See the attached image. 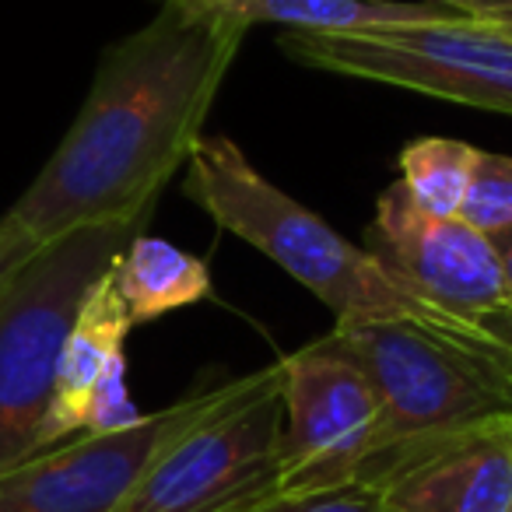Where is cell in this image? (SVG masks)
Masks as SVG:
<instances>
[{"instance_id":"obj_14","label":"cell","mask_w":512,"mask_h":512,"mask_svg":"<svg viewBox=\"0 0 512 512\" xmlns=\"http://www.w3.org/2000/svg\"><path fill=\"white\" fill-rule=\"evenodd\" d=\"M481 151L453 137H421L400 151V183L425 214L460 218Z\"/></svg>"},{"instance_id":"obj_19","label":"cell","mask_w":512,"mask_h":512,"mask_svg":"<svg viewBox=\"0 0 512 512\" xmlns=\"http://www.w3.org/2000/svg\"><path fill=\"white\" fill-rule=\"evenodd\" d=\"M435 8H446L460 18H474L484 25H498V29L512 32V0H425Z\"/></svg>"},{"instance_id":"obj_8","label":"cell","mask_w":512,"mask_h":512,"mask_svg":"<svg viewBox=\"0 0 512 512\" xmlns=\"http://www.w3.org/2000/svg\"><path fill=\"white\" fill-rule=\"evenodd\" d=\"M281 495L358 481L376 442L379 400L365 372L330 337L281 358Z\"/></svg>"},{"instance_id":"obj_18","label":"cell","mask_w":512,"mask_h":512,"mask_svg":"<svg viewBox=\"0 0 512 512\" xmlns=\"http://www.w3.org/2000/svg\"><path fill=\"white\" fill-rule=\"evenodd\" d=\"M36 249L39 246L25 235V228L18 225L15 218H8V214L0 218V288L8 285L11 274H15Z\"/></svg>"},{"instance_id":"obj_11","label":"cell","mask_w":512,"mask_h":512,"mask_svg":"<svg viewBox=\"0 0 512 512\" xmlns=\"http://www.w3.org/2000/svg\"><path fill=\"white\" fill-rule=\"evenodd\" d=\"M130 330H134V320H130L127 306L116 295V285L106 271L95 281L88 299L81 302L71 334L64 341V351H60L57 383H53L50 411H46V421L39 428L36 453L85 432L95 386H99L102 372L109 369V362L116 355H123Z\"/></svg>"},{"instance_id":"obj_20","label":"cell","mask_w":512,"mask_h":512,"mask_svg":"<svg viewBox=\"0 0 512 512\" xmlns=\"http://www.w3.org/2000/svg\"><path fill=\"white\" fill-rule=\"evenodd\" d=\"M498 264H502V285H505V306H512V235L495 239Z\"/></svg>"},{"instance_id":"obj_16","label":"cell","mask_w":512,"mask_h":512,"mask_svg":"<svg viewBox=\"0 0 512 512\" xmlns=\"http://www.w3.org/2000/svg\"><path fill=\"white\" fill-rule=\"evenodd\" d=\"M144 414L137 411L134 397L127 390V351L116 355L109 362V369L102 372L99 386L92 393V404H88V418H85V432L88 435H109V432H123V428L137 425Z\"/></svg>"},{"instance_id":"obj_6","label":"cell","mask_w":512,"mask_h":512,"mask_svg":"<svg viewBox=\"0 0 512 512\" xmlns=\"http://www.w3.org/2000/svg\"><path fill=\"white\" fill-rule=\"evenodd\" d=\"M278 46L288 60L316 71L512 116V32L498 25L449 18L351 36L281 32Z\"/></svg>"},{"instance_id":"obj_21","label":"cell","mask_w":512,"mask_h":512,"mask_svg":"<svg viewBox=\"0 0 512 512\" xmlns=\"http://www.w3.org/2000/svg\"><path fill=\"white\" fill-rule=\"evenodd\" d=\"M509 512H512V505H509Z\"/></svg>"},{"instance_id":"obj_4","label":"cell","mask_w":512,"mask_h":512,"mask_svg":"<svg viewBox=\"0 0 512 512\" xmlns=\"http://www.w3.org/2000/svg\"><path fill=\"white\" fill-rule=\"evenodd\" d=\"M151 214L50 239L0 288V474L36 456L81 302Z\"/></svg>"},{"instance_id":"obj_9","label":"cell","mask_w":512,"mask_h":512,"mask_svg":"<svg viewBox=\"0 0 512 512\" xmlns=\"http://www.w3.org/2000/svg\"><path fill=\"white\" fill-rule=\"evenodd\" d=\"M365 249L407 292L442 313L477 320L505 306L495 242L463 218L425 214L404 183L383 190L372 225L365 228Z\"/></svg>"},{"instance_id":"obj_12","label":"cell","mask_w":512,"mask_h":512,"mask_svg":"<svg viewBox=\"0 0 512 512\" xmlns=\"http://www.w3.org/2000/svg\"><path fill=\"white\" fill-rule=\"evenodd\" d=\"M204 8L235 18L242 29L278 25L309 36H351L393 25H425L460 18L425 0H197Z\"/></svg>"},{"instance_id":"obj_10","label":"cell","mask_w":512,"mask_h":512,"mask_svg":"<svg viewBox=\"0 0 512 512\" xmlns=\"http://www.w3.org/2000/svg\"><path fill=\"white\" fill-rule=\"evenodd\" d=\"M383 512H509L512 425L421 453L376 484Z\"/></svg>"},{"instance_id":"obj_5","label":"cell","mask_w":512,"mask_h":512,"mask_svg":"<svg viewBox=\"0 0 512 512\" xmlns=\"http://www.w3.org/2000/svg\"><path fill=\"white\" fill-rule=\"evenodd\" d=\"M281 362L239 376L235 393L172 439L116 512H249L281 481Z\"/></svg>"},{"instance_id":"obj_7","label":"cell","mask_w":512,"mask_h":512,"mask_svg":"<svg viewBox=\"0 0 512 512\" xmlns=\"http://www.w3.org/2000/svg\"><path fill=\"white\" fill-rule=\"evenodd\" d=\"M239 379L186 393L109 435H74L0 474V512H116L172 439L218 411Z\"/></svg>"},{"instance_id":"obj_2","label":"cell","mask_w":512,"mask_h":512,"mask_svg":"<svg viewBox=\"0 0 512 512\" xmlns=\"http://www.w3.org/2000/svg\"><path fill=\"white\" fill-rule=\"evenodd\" d=\"M183 193L225 232L274 260L334 313V327L376 320L428 323L439 306L411 295L365 246L274 186L228 137H200L186 158Z\"/></svg>"},{"instance_id":"obj_13","label":"cell","mask_w":512,"mask_h":512,"mask_svg":"<svg viewBox=\"0 0 512 512\" xmlns=\"http://www.w3.org/2000/svg\"><path fill=\"white\" fill-rule=\"evenodd\" d=\"M109 278L134 327L169 316L176 309L197 306L211 295V271L200 256L144 232L120 249V256L109 267Z\"/></svg>"},{"instance_id":"obj_17","label":"cell","mask_w":512,"mask_h":512,"mask_svg":"<svg viewBox=\"0 0 512 512\" xmlns=\"http://www.w3.org/2000/svg\"><path fill=\"white\" fill-rule=\"evenodd\" d=\"M249 512H383L379 495L369 484H344L330 491H309V495H274L271 502L256 505Z\"/></svg>"},{"instance_id":"obj_3","label":"cell","mask_w":512,"mask_h":512,"mask_svg":"<svg viewBox=\"0 0 512 512\" xmlns=\"http://www.w3.org/2000/svg\"><path fill=\"white\" fill-rule=\"evenodd\" d=\"M372 383L379 428L358 484L376 488L421 453L512 425V390L463 344L414 320H376L327 334Z\"/></svg>"},{"instance_id":"obj_15","label":"cell","mask_w":512,"mask_h":512,"mask_svg":"<svg viewBox=\"0 0 512 512\" xmlns=\"http://www.w3.org/2000/svg\"><path fill=\"white\" fill-rule=\"evenodd\" d=\"M460 218L491 242L512 235V158L481 151Z\"/></svg>"},{"instance_id":"obj_1","label":"cell","mask_w":512,"mask_h":512,"mask_svg":"<svg viewBox=\"0 0 512 512\" xmlns=\"http://www.w3.org/2000/svg\"><path fill=\"white\" fill-rule=\"evenodd\" d=\"M249 29L197 0H162L99 60L78 116L8 218L36 246L151 214L204 123Z\"/></svg>"}]
</instances>
